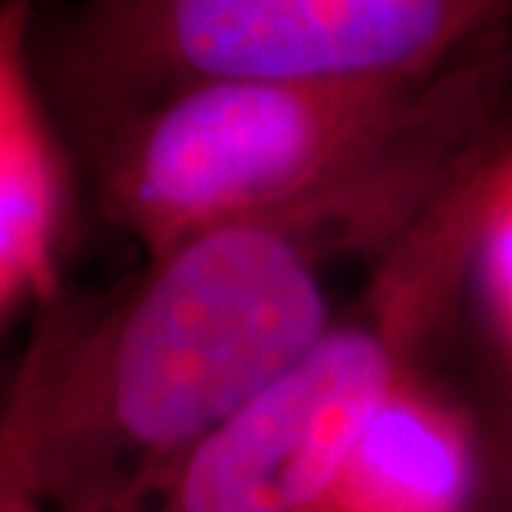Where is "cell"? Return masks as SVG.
I'll use <instances>...</instances> for the list:
<instances>
[{"instance_id":"cell-1","label":"cell","mask_w":512,"mask_h":512,"mask_svg":"<svg viewBox=\"0 0 512 512\" xmlns=\"http://www.w3.org/2000/svg\"><path fill=\"white\" fill-rule=\"evenodd\" d=\"M512 57L466 60L437 106L328 189L146 261L67 324L40 400L37 456L57 512H123L334 324L331 278L380 258L489 143Z\"/></svg>"},{"instance_id":"cell-2","label":"cell","mask_w":512,"mask_h":512,"mask_svg":"<svg viewBox=\"0 0 512 512\" xmlns=\"http://www.w3.org/2000/svg\"><path fill=\"white\" fill-rule=\"evenodd\" d=\"M489 143L374 261L364 288L275 384L123 512H324L367 420L443 328L473 275Z\"/></svg>"},{"instance_id":"cell-3","label":"cell","mask_w":512,"mask_h":512,"mask_svg":"<svg viewBox=\"0 0 512 512\" xmlns=\"http://www.w3.org/2000/svg\"><path fill=\"white\" fill-rule=\"evenodd\" d=\"M509 20L512 0H80L37 70L86 143L205 80H430Z\"/></svg>"},{"instance_id":"cell-4","label":"cell","mask_w":512,"mask_h":512,"mask_svg":"<svg viewBox=\"0 0 512 512\" xmlns=\"http://www.w3.org/2000/svg\"><path fill=\"white\" fill-rule=\"evenodd\" d=\"M460 67L430 80L179 86L86 139L100 205L152 261L328 189L417 126Z\"/></svg>"},{"instance_id":"cell-5","label":"cell","mask_w":512,"mask_h":512,"mask_svg":"<svg viewBox=\"0 0 512 512\" xmlns=\"http://www.w3.org/2000/svg\"><path fill=\"white\" fill-rule=\"evenodd\" d=\"M40 0H0V324L60 301L70 166L37 70Z\"/></svg>"},{"instance_id":"cell-6","label":"cell","mask_w":512,"mask_h":512,"mask_svg":"<svg viewBox=\"0 0 512 512\" xmlns=\"http://www.w3.org/2000/svg\"><path fill=\"white\" fill-rule=\"evenodd\" d=\"M483 483L470 417L413 374L367 420L324 512H473Z\"/></svg>"},{"instance_id":"cell-7","label":"cell","mask_w":512,"mask_h":512,"mask_svg":"<svg viewBox=\"0 0 512 512\" xmlns=\"http://www.w3.org/2000/svg\"><path fill=\"white\" fill-rule=\"evenodd\" d=\"M67 311L70 308H63L60 301L40 311L37 328L0 397V512H57L40 476L37 423Z\"/></svg>"},{"instance_id":"cell-8","label":"cell","mask_w":512,"mask_h":512,"mask_svg":"<svg viewBox=\"0 0 512 512\" xmlns=\"http://www.w3.org/2000/svg\"><path fill=\"white\" fill-rule=\"evenodd\" d=\"M473 275L479 278L489 314L512 351V146L499 152L489 176Z\"/></svg>"},{"instance_id":"cell-9","label":"cell","mask_w":512,"mask_h":512,"mask_svg":"<svg viewBox=\"0 0 512 512\" xmlns=\"http://www.w3.org/2000/svg\"><path fill=\"white\" fill-rule=\"evenodd\" d=\"M473 512H512V430L496 450H486V483Z\"/></svg>"}]
</instances>
